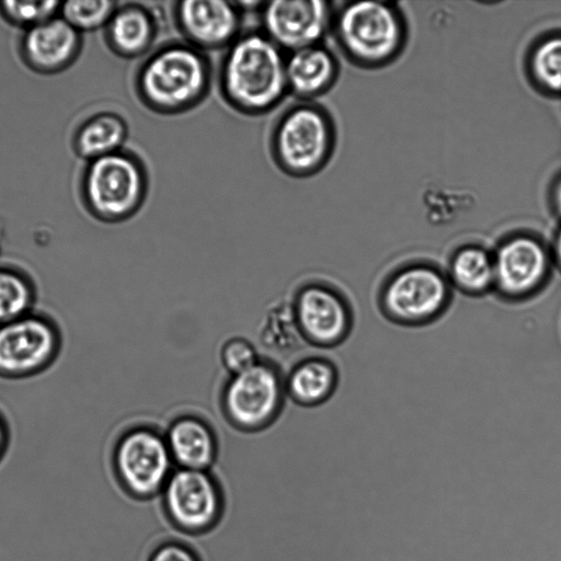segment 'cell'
I'll return each instance as SVG.
<instances>
[{"label":"cell","instance_id":"1","mask_svg":"<svg viewBox=\"0 0 561 561\" xmlns=\"http://www.w3.org/2000/svg\"><path fill=\"white\" fill-rule=\"evenodd\" d=\"M218 88L226 104L242 115L272 112L289 94L284 50L261 31L243 32L225 50Z\"/></svg>","mask_w":561,"mask_h":561},{"label":"cell","instance_id":"2","mask_svg":"<svg viewBox=\"0 0 561 561\" xmlns=\"http://www.w3.org/2000/svg\"><path fill=\"white\" fill-rule=\"evenodd\" d=\"M213 84L206 53L184 41H171L151 50L138 66L134 90L140 103L159 115H180L203 103Z\"/></svg>","mask_w":561,"mask_h":561},{"label":"cell","instance_id":"3","mask_svg":"<svg viewBox=\"0 0 561 561\" xmlns=\"http://www.w3.org/2000/svg\"><path fill=\"white\" fill-rule=\"evenodd\" d=\"M336 147V126L320 103L296 101L275 118L268 148L276 168L295 179L311 178L330 162Z\"/></svg>","mask_w":561,"mask_h":561},{"label":"cell","instance_id":"4","mask_svg":"<svg viewBox=\"0 0 561 561\" xmlns=\"http://www.w3.org/2000/svg\"><path fill=\"white\" fill-rule=\"evenodd\" d=\"M331 33L352 64L379 68L398 58L407 44L403 13L386 1H350L334 10Z\"/></svg>","mask_w":561,"mask_h":561},{"label":"cell","instance_id":"5","mask_svg":"<svg viewBox=\"0 0 561 561\" xmlns=\"http://www.w3.org/2000/svg\"><path fill=\"white\" fill-rule=\"evenodd\" d=\"M149 174L144 160L121 149L88 161L81 179V197L96 219L117 224L135 216L147 198Z\"/></svg>","mask_w":561,"mask_h":561},{"label":"cell","instance_id":"6","mask_svg":"<svg viewBox=\"0 0 561 561\" xmlns=\"http://www.w3.org/2000/svg\"><path fill=\"white\" fill-rule=\"evenodd\" d=\"M111 462L117 484L135 500L159 496L174 470L164 435L142 425L118 436Z\"/></svg>","mask_w":561,"mask_h":561},{"label":"cell","instance_id":"7","mask_svg":"<svg viewBox=\"0 0 561 561\" xmlns=\"http://www.w3.org/2000/svg\"><path fill=\"white\" fill-rule=\"evenodd\" d=\"M62 333L55 319L32 311L0 325V378L21 380L43 374L57 360Z\"/></svg>","mask_w":561,"mask_h":561},{"label":"cell","instance_id":"8","mask_svg":"<svg viewBox=\"0 0 561 561\" xmlns=\"http://www.w3.org/2000/svg\"><path fill=\"white\" fill-rule=\"evenodd\" d=\"M285 394V378L272 363L261 359L248 370L229 376L221 393V408L232 426L256 432L275 421Z\"/></svg>","mask_w":561,"mask_h":561},{"label":"cell","instance_id":"9","mask_svg":"<svg viewBox=\"0 0 561 561\" xmlns=\"http://www.w3.org/2000/svg\"><path fill=\"white\" fill-rule=\"evenodd\" d=\"M450 283L433 265L415 263L394 272L381 289L383 312L401 324L427 323L446 309Z\"/></svg>","mask_w":561,"mask_h":561},{"label":"cell","instance_id":"10","mask_svg":"<svg viewBox=\"0 0 561 561\" xmlns=\"http://www.w3.org/2000/svg\"><path fill=\"white\" fill-rule=\"evenodd\" d=\"M161 500L170 524L186 535L210 530L224 513L222 488L207 470L174 469Z\"/></svg>","mask_w":561,"mask_h":561},{"label":"cell","instance_id":"11","mask_svg":"<svg viewBox=\"0 0 561 561\" xmlns=\"http://www.w3.org/2000/svg\"><path fill=\"white\" fill-rule=\"evenodd\" d=\"M334 8L323 0L261 1V32L284 51L322 44L331 32Z\"/></svg>","mask_w":561,"mask_h":561},{"label":"cell","instance_id":"12","mask_svg":"<svg viewBox=\"0 0 561 561\" xmlns=\"http://www.w3.org/2000/svg\"><path fill=\"white\" fill-rule=\"evenodd\" d=\"M492 255L494 290L512 300L538 293L546 285L553 265L550 248L527 232L504 238Z\"/></svg>","mask_w":561,"mask_h":561},{"label":"cell","instance_id":"13","mask_svg":"<svg viewBox=\"0 0 561 561\" xmlns=\"http://www.w3.org/2000/svg\"><path fill=\"white\" fill-rule=\"evenodd\" d=\"M242 2L182 0L171 7V16L182 41L207 53L227 49L243 32Z\"/></svg>","mask_w":561,"mask_h":561},{"label":"cell","instance_id":"14","mask_svg":"<svg viewBox=\"0 0 561 561\" xmlns=\"http://www.w3.org/2000/svg\"><path fill=\"white\" fill-rule=\"evenodd\" d=\"M291 306L302 339L316 346H335L351 331L348 305L325 284H306L296 293Z\"/></svg>","mask_w":561,"mask_h":561},{"label":"cell","instance_id":"15","mask_svg":"<svg viewBox=\"0 0 561 561\" xmlns=\"http://www.w3.org/2000/svg\"><path fill=\"white\" fill-rule=\"evenodd\" d=\"M81 47V33L58 14L24 31L20 55L33 71L53 75L70 67Z\"/></svg>","mask_w":561,"mask_h":561},{"label":"cell","instance_id":"16","mask_svg":"<svg viewBox=\"0 0 561 561\" xmlns=\"http://www.w3.org/2000/svg\"><path fill=\"white\" fill-rule=\"evenodd\" d=\"M339 73L337 58L323 43L286 55L288 93L297 101H316L333 88Z\"/></svg>","mask_w":561,"mask_h":561},{"label":"cell","instance_id":"17","mask_svg":"<svg viewBox=\"0 0 561 561\" xmlns=\"http://www.w3.org/2000/svg\"><path fill=\"white\" fill-rule=\"evenodd\" d=\"M105 42L118 57L147 56L157 39L159 23L153 10L139 2L117 5L105 25Z\"/></svg>","mask_w":561,"mask_h":561},{"label":"cell","instance_id":"18","mask_svg":"<svg viewBox=\"0 0 561 561\" xmlns=\"http://www.w3.org/2000/svg\"><path fill=\"white\" fill-rule=\"evenodd\" d=\"M164 437L178 468L210 471L217 460V436L199 416L180 415L170 423Z\"/></svg>","mask_w":561,"mask_h":561},{"label":"cell","instance_id":"19","mask_svg":"<svg viewBox=\"0 0 561 561\" xmlns=\"http://www.w3.org/2000/svg\"><path fill=\"white\" fill-rule=\"evenodd\" d=\"M337 385V370L323 357L298 362L285 378L286 394L297 404L316 407L325 402Z\"/></svg>","mask_w":561,"mask_h":561},{"label":"cell","instance_id":"20","mask_svg":"<svg viewBox=\"0 0 561 561\" xmlns=\"http://www.w3.org/2000/svg\"><path fill=\"white\" fill-rule=\"evenodd\" d=\"M126 119L115 112H100L87 118L73 135V150L88 161L124 148L128 137Z\"/></svg>","mask_w":561,"mask_h":561},{"label":"cell","instance_id":"21","mask_svg":"<svg viewBox=\"0 0 561 561\" xmlns=\"http://www.w3.org/2000/svg\"><path fill=\"white\" fill-rule=\"evenodd\" d=\"M447 278L451 286L472 296L494 289L492 253L477 244L460 247L450 257Z\"/></svg>","mask_w":561,"mask_h":561},{"label":"cell","instance_id":"22","mask_svg":"<svg viewBox=\"0 0 561 561\" xmlns=\"http://www.w3.org/2000/svg\"><path fill=\"white\" fill-rule=\"evenodd\" d=\"M525 68L530 82L543 94L561 95V33L539 37L529 48Z\"/></svg>","mask_w":561,"mask_h":561},{"label":"cell","instance_id":"23","mask_svg":"<svg viewBox=\"0 0 561 561\" xmlns=\"http://www.w3.org/2000/svg\"><path fill=\"white\" fill-rule=\"evenodd\" d=\"M37 288L24 270L0 264V325L35 310Z\"/></svg>","mask_w":561,"mask_h":561},{"label":"cell","instance_id":"24","mask_svg":"<svg viewBox=\"0 0 561 561\" xmlns=\"http://www.w3.org/2000/svg\"><path fill=\"white\" fill-rule=\"evenodd\" d=\"M261 343L275 352H287L305 341L301 336L291 304L282 302L271 308L260 328Z\"/></svg>","mask_w":561,"mask_h":561},{"label":"cell","instance_id":"25","mask_svg":"<svg viewBox=\"0 0 561 561\" xmlns=\"http://www.w3.org/2000/svg\"><path fill=\"white\" fill-rule=\"evenodd\" d=\"M117 3L111 0L61 2L59 15L78 32L105 27Z\"/></svg>","mask_w":561,"mask_h":561},{"label":"cell","instance_id":"26","mask_svg":"<svg viewBox=\"0 0 561 561\" xmlns=\"http://www.w3.org/2000/svg\"><path fill=\"white\" fill-rule=\"evenodd\" d=\"M60 4L59 1H0V15L26 31L58 15Z\"/></svg>","mask_w":561,"mask_h":561},{"label":"cell","instance_id":"27","mask_svg":"<svg viewBox=\"0 0 561 561\" xmlns=\"http://www.w3.org/2000/svg\"><path fill=\"white\" fill-rule=\"evenodd\" d=\"M220 360L229 376H233L253 367L261 358L250 340L243 336H232L224 342Z\"/></svg>","mask_w":561,"mask_h":561},{"label":"cell","instance_id":"28","mask_svg":"<svg viewBox=\"0 0 561 561\" xmlns=\"http://www.w3.org/2000/svg\"><path fill=\"white\" fill-rule=\"evenodd\" d=\"M148 561H201L196 552L176 540L160 543L149 556Z\"/></svg>","mask_w":561,"mask_h":561},{"label":"cell","instance_id":"29","mask_svg":"<svg viewBox=\"0 0 561 561\" xmlns=\"http://www.w3.org/2000/svg\"><path fill=\"white\" fill-rule=\"evenodd\" d=\"M11 440L10 423L5 415L0 411V462L4 458Z\"/></svg>","mask_w":561,"mask_h":561},{"label":"cell","instance_id":"30","mask_svg":"<svg viewBox=\"0 0 561 561\" xmlns=\"http://www.w3.org/2000/svg\"><path fill=\"white\" fill-rule=\"evenodd\" d=\"M549 201L553 213L561 219V174L554 179L550 186Z\"/></svg>","mask_w":561,"mask_h":561},{"label":"cell","instance_id":"31","mask_svg":"<svg viewBox=\"0 0 561 561\" xmlns=\"http://www.w3.org/2000/svg\"><path fill=\"white\" fill-rule=\"evenodd\" d=\"M553 264L561 271V226L557 230L550 247Z\"/></svg>","mask_w":561,"mask_h":561}]
</instances>
